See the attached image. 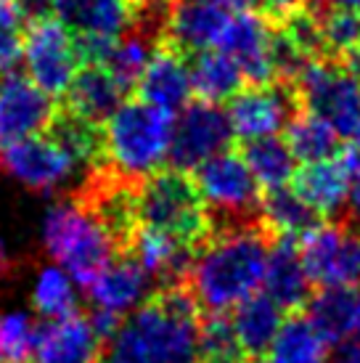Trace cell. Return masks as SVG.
<instances>
[{
	"label": "cell",
	"instance_id": "obj_8",
	"mask_svg": "<svg viewBox=\"0 0 360 363\" xmlns=\"http://www.w3.org/2000/svg\"><path fill=\"white\" fill-rule=\"evenodd\" d=\"M297 99L331 122L339 135H352L360 122V80L342 64H329L320 59H308L297 74Z\"/></svg>",
	"mask_w": 360,
	"mask_h": 363
},
{
	"label": "cell",
	"instance_id": "obj_1",
	"mask_svg": "<svg viewBox=\"0 0 360 363\" xmlns=\"http://www.w3.org/2000/svg\"><path fill=\"white\" fill-rule=\"evenodd\" d=\"M101 363H199V303L189 286L149 294L103 347Z\"/></svg>",
	"mask_w": 360,
	"mask_h": 363
},
{
	"label": "cell",
	"instance_id": "obj_42",
	"mask_svg": "<svg viewBox=\"0 0 360 363\" xmlns=\"http://www.w3.org/2000/svg\"><path fill=\"white\" fill-rule=\"evenodd\" d=\"M225 11H233V13H244V11H254V6L260 0H218Z\"/></svg>",
	"mask_w": 360,
	"mask_h": 363
},
{
	"label": "cell",
	"instance_id": "obj_29",
	"mask_svg": "<svg viewBox=\"0 0 360 363\" xmlns=\"http://www.w3.org/2000/svg\"><path fill=\"white\" fill-rule=\"evenodd\" d=\"M286 143L300 162L334 160L339 152V133L318 114H294L286 125Z\"/></svg>",
	"mask_w": 360,
	"mask_h": 363
},
{
	"label": "cell",
	"instance_id": "obj_41",
	"mask_svg": "<svg viewBox=\"0 0 360 363\" xmlns=\"http://www.w3.org/2000/svg\"><path fill=\"white\" fill-rule=\"evenodd\" d=\"M342 67H344V69L350 72V74H355V77L360 80V45L342 56Z\"/></svg>",
	"mask_w": 360,
	"mask_h": 363
},
{
	"label": "cell",
	"instance_id": "obj_31",
	"mask_svg": "<svg viewBox=\"0 0 360 363\" xmlns=\"http://www.w3.org/2000/svg\"><path fill=\"white\" fill-rule=\"evenodd\" d=\"M32 305L45 321L67 318L72 313H77V294H74L69 273L64 268H45L35 284Z\"/></svg>",
	"mask_w": 360,
	"mask_h": 363
},
{
	"label": "cell",
	"instance_id": "obj_11",
	"mask_svg": "<svg viewBox=\"0 0 360 363\" xmlns=\"http://www.w3.org/2000/svg\"><path fill=\"white\" fill-rule=\"evenodd\" d=\"M77 162L45 133L0 146V170L32 191H56L72 178Z\"/></svg>",
	"mask_w": 360,
	"mask_h": 363
},
{
	"label": "cell",
	"instance_id": "obj_26",
	"mask_svg": "<svg viewBox=\"0 0 360 363\" xmlns=\"http://www.w3.org/2000/svg\"><path fill=\"white\" fill-rule=\"evenodd\" d=\"M244 162L254 175L257 186L268 189V191L286 189V183H291L297 175V157L291 154L289 143L281 141L279 135L247 141Z\"/></svg>",
	"mask_w": 360,
	"mask_h": 363
},
{
	"label": "cell",
	"instance_id": "obj_5",
	"mask_svg": "<svg viewBox=\"0 0 360 363\" xmlns=\"http://www.w3.org/2000/svg\"><path fill=\"white\" fill-rule=\"evenodd\" d=\"M43 242L50 257L85 289L120 255L109 231L74 199L48 212Z\"/></svg>",
	"mask_w": 360,
	"mask_h": 363
},
{
	"label": "cell",
	"instance_id": "obj_45",
	"mask_svg": "<svg viewBox=\"0 0 360 363\" xmlns=\"http://www.w3.org/2000/svg\"><path fill=\"white\" fill-rule=\"evenodd\" d=\"M350 138H352V141H355V149H358V152H360V122H358V125H355V130H352Z\"/></svg>",
	"mask_w": 360,
	"mask_h": 363
},
{
	"label": "cell",
	"instance_id": "obj_40",
	"mask_svg": "<svg viewBox=\"0 0 360 363\" xmlns=\"http://www.w3.org/2000/svg\"><path fill=\"white\" fill-rule=\"evenodd\" d=\"M331 363H360V342H347L337 345V350L331 355Z\"/></svg>",
	"mask_w": 360,
	"mask_h": 363
},
{
	"label": "cell",
	"instance_id": "obj_32",
	"mask_svg": "<svg viewBox=\"0 0 360 363\" xmlns=\"http://www.w3.org/2000/svg\"><path fill=\"white\" fill-rule=\"evenodd\" d=\"M236 332L230 318L223 313H210L199 321V363H244Z\"/></svg>",
	"mask_w": 360,
	"mask_h": 363
},
{
	"label": "cell",
	"instance_id": "obj_6",
	"mask_svg": "<svg viewBox=\"0 0 360 363\" xmlns=\"http://www.w3.org/2000/svg\"><path fill=\"white\" fill-rule=\"evenodd\" d=\"M193 183L204 207L210 210V218H223L225 228L247 225L254 207L260 204V186L254 175L247 167L244 157L230 149L199 164L193 170Z\"/></svg>",
	"mask_w": 360,
	"mask_h": 363
},
{
	"label": "cell",
	"instance_id": "obj_30",
	"mask_svg": "<svg viewBox=\"0 0 360 363\" xmlns=\"http://www.w3.org/2000/svg\"><path fill=\"white\" fill-rule=\"evenodd\" d=\"M262 218L270 231L286 239H297L318 225V212L310 210L294 189H276L262 199Z\"/></svg>",
	"mask_w": 360,
	"mask_h": 363
},
{
	"label": "cell",
	"instance_id": "obj_17",
	"mask_svg": "<svg viewBox=\"0 0 360 363\" xmlns=\"http://www.w3.org/2000/svg\"><path fill=\"white\" fill-rule=\"evenodd\" d=\"M135 91H138L140 101L151 104L167 114L183 111L193 93L191 67L186 64V56L164 40H159Z\"/></svg>",
	"mask_w": 360,
	"mask_h": 363
},
{
	"label": "cell",
	"instance_id": "obj_37",
	"mask_svg": "<svg viewBox=\"0 0 360 363\" xmlns=\"http://www.w3.org/2000/svg\"><path fill=\"white\" fill-rule=\"evenodd\" d=\"M24 21H38V19H48L53 16V0H16Z\"/></svg>",
	"mask_w": 360,
	"mask_h": 363
},
{
	"label": "cell",
	"instance_id": "obj_24",
	"mask_svg": "<svg viewBox=\"0 0 360 363\" xmlns=\"http://www.w3.org/2000/svg\"><path fill=\"white\" fill-rule=\"evenodd\" d=\"M230 323H233L241 353L247 358H262L268 353L270 342L276 340L283 318H281V308L268 294H252L233 308Z\"/></svg>",
	"mask_w": 360,
	"mask_h": 363
},
{
	"label": "cell",
	"instance_id": "obj_34",
	"mask_svg": "<svg viewBox=\"0 0 360 363\" xmlns=\"http://www.w3.org/2000/svg\"><path fill=\"white\" fill-rule=\"evenodd\" d=\"M320 35L323 51L334 56H344L347 51L360 45V16L350 9H329L320 16Z\"/></svg>",
	"mask_w": 360,
	"mask_h": 363
},
{
	"label": "cell",
	"instance_id": "obj_21",
	"mask_svg": "<svg viewBox=\"0 0 360 363\" xmlns=\"http://www.w3.org/2000/svg\"><path fill=\"white\" fill-rule=\"evenodd\" d=\"M122 96L125 91L117 85V80L111 77V72L103 64H80L61 104L69 106L74 114L85 117L88 122L103 125L120 109Z\"/></svg>",
	"mask_w": 360,
	"mask_h": 363
},
{
	"label": "cell",
	"instance_id": "obj_19",
	"mask_svg": "<svg viewBox=\"0 0 360 363\" xmlns=\"http://www.w3.org/2000/svg\"><path fill=\"white\" fill-rule=\"evenodd\" d=\"M151 281H154V276L133 255H117L93 279L88 292L96 308H103V311L122 315L128 311H135L149 297Z\"/></svg>",
	"mask_w": 360,
	"mask_h": 363
},
{
	"label": "cell",
	"instance_id": "obj_46",
	"mask_svg": "<svg viewBox=\"0 0 360 363\" xmlns=\"http://www.w3.org/2000/svg\"><path fill=\"white\" fill-rule=\"evenodd\" d=\"M358 334H360V329H358Z\"/></svg>",
	"mask_w": 360,
	"mask_h": 363
},
{
	"label": "cell",
	"instance_id": "obj_9",
	"mask_svg": "<svg viewBox=\"0 0 360 363\" xmlns=\"http://www.w3.org/2000/svg\"><path fill=\"white\" fill-rule=\"evenodd\" d=\"M233 138L228 111L218 104L201 101L191 104L180 111L178 122L172 125L170 164L180 172H193L199 164L212 160L215 154L225 152Z\"/></svg>",
	"mask_w": 360,
	"mask_h": 363
},
{
	"label": "cell",
	"instance_id": "obj_38",
	"mask_svg": "<svg viewBox=\"0 0 360 363\" xmlns=\"http://www.w3.org/2000/svg\"><path fill=\"white\" fill-rule=\"evenodd\" d=\"M260 3L268 9L270 16H276L281 21H286L289 16L305 11V6H308V0H260Z\"/></svg>",
	"mask_w": 360,
	"mask_h": 363
},
{
	"label": "cell",
	"instance_id": "obj_16",
	"mask_svg": "<svg viewBox=\"0 0 360 363\" xmlns=\"http://www.w3.org/2000/svg\"><path fill=\"white\" fill-rule=\"evenodd\" d=\"M53 16L77 38L117 43L138 27V0H53Z\"/></svg>",
	"mask_w": 360,
	"mask_h": 363
},
{
	"label": "cell",
	"instance_id": "obj_35",
	"mask_svg": "<svg viewBox=\"0 0 360 363\" xmlns=\"http://www.w3.org/2000/svg\"><path fill=\"white\" fill-rule=\"evenodd\" d=\"M21 56H24V48H21L19 32L0 30V77L16 69Z\"/></svg>",
	"mask_w": 360,
	"mask_h": 363
},
{
	"label": "cell",
	"instance_id": "obj_12",
	"mask_svg": "<svg viewBox=\"0 0 360 363\" xmlns=\"http://www.w3.org/2000/svg\"><path fill=\"white\" fill-rule=\"evenodd\" d=\"M297 91L289 85H249L228 101V120L233 135L244 141H257L279 135L294 117Z\"/></svg>",
	"mask_w": 360,
	"mask_h": 363
},
{
	"label": "cell",
	"instance_id": "obj_36",
	"mask_svg": "<svg viewBox=\"0 0 360 363\" xmlns=\"http://www.w3.org/2000/svg\"><path fill=\"white\" fill-rule=\"evenodd\" d=\"M27 21L21 16L16 0H0V30L3 32H19Z\"/></svg>",
	"mask_w": 360,
	"mask_h": 363
},
{
	"label": "cell",
	"instance_id": "obj_20",
	"mask_svg": "<svg viewBox=\"0 0 360 363\" xmlns=\"http://www.w3.org/2000/svg\"><path fill=\"white\" fill-rule=\"evenodd\" d=\"M310 276L305 271L302 255L297 250L294 239L279 236L270 244L268 252V265H265V294L273 303L279 305L281 311H297L308 303L310 297Z\"/></svg>",
	"mask_w": 360,
	"mask_h": 363
},
{
	"label": "cell",
	"instance_id": "obj_18",
	"mask_svg": "<svg viewBox=\"0 0 360 363\" xmlns=\"http://www.w3.org/2000/svg\"><path fill=\"white\" fill-rule=\"evenodd\" d=\"M103 347L106 345L101 342L90 318L82 313L45 321L35 334L38 363H101Z\"/></svg>",
	"mask_w": 360,
	"mask_h": 363
},
{
	"label": "cell",
	"instance_id": "obj_14",
	"mask_svg": "<svg viewBox=\"0 0 360 363\" xmlns=\"http://www.w3.org/2000/svg\"><path fill=\"white\" fill-rule=\"evenodd\" d=\"M53 101L43 93L30 74L13 69L0 77V146L40 135L53 117Z\"/></svg>",
	"mask_w": 360,
	"mask_h": 363
},
{
	"label": "cell",
	"instance_id": "obj_33",
	"mask_svg": "<svg viewBox=\"0 0 360 363\" xmlns=\"http://www.w3.org/2000/svg\"><path fill=\"white\" fill-rule=\"evenodd\" d=\"M38 326L24 313L0 315V363H27L35 353Z\"/></svg>",
	"mask_w": 360,
	"mask_h": 363
},
{
	"label": "cell",
	"instance_id": "obj_27",
	"mask_svg": "<svg viewBox=\"0 0 360 363\" xmlns=\"http://www.w3.org/2000/svg\"><path fill=\"white\" fill-rule=\"evenodd\" d=\"M329 342L308 315H289L268 347L270 363H320Z\"/></svg>",
	"mask_w": 360,
	"mask_h": 363
},
{
	"label": "cell",
	"instance_id": "obj_3",
	"mask_svg": "<svg viewBox=\"0 0 360 363\" xmlns=\"http://www.w3.org/2000/svg\"><path fill=\"white\" fill-rule=\"evenodd\" d=\"M172 114L146 101H122L120 109L103 122V167L130 183L162 170L170 157ZM96 164V167H99Z\"/></svg>",
	"mask_w": 360,
	"mask_h": 363
},
{
	"label": "cell",
	"instance_id": "obj_22",
	"mask_svg": "<svg viewBox=\"0 0 360 363\" xmlns=\"http://www.w3.org/2000/svg\"><path fill=\"white\" fill-rule=\"evenodd\" d=\"M294 191L310 210L320 215H339L347 207V191H350V170L342 160L308 162L294 175Z\"/></svg>",
	"mask_w": 360,
	"mask_h": 363
},
{
	"label": "cell",
	"instance_id": "obj_10",
	"mask_svg": "<svg viewBox=\"0 0 360 363\" xmlns=\"http://www.w3.org/2000/svg\"><path fill=\"white\" fill-rule=\"evenodd\" d=\"M300 255L313 284L352 286L360 281V239L350 228L318 223L302 236Z\"/></svg>",
	"mask_w": 360,
	"mask_h": 363
},
{
	"label": "cell",
	"instance_id": "obj_25",
	"mask_svg": "<svg viewBox=\"0 0 360 363\" xmlns=\"http://www.w3.org/2000/svg\"><path fill=\"white\" fill-rule=\"evenodd\" d=\"M191 82H193V93L201 96V101L220 104L230 101L247 80H244L241 67L228 53L212 48V51L196 53L193 67H191Z\"/></svg>",
	"mask_w": 360,
	"mask_h": 363
},
{
	"label": "cell",
	"instance_id": "obj_2",
	"mask_svg": "<svg viewBox=\"0 0 360 363\" xmlns=\"http://www.w3.org/2000/svg\"><path fill=\"white\" fill-rule=\"evenodd\" d=\"M268 252V236L252 223L212 231L193 257L186 286L204 311H233L262 286Z\"/></svg>",
	"mask_w": 360,
	"mask_h": 363
},
{
	"label": "cell",
	"instance_id": "obj_43",
	"mask_svg": "<svg viewBox=\"0 0 360 363\" xmlns=\"http://www.w3.org/2000/svg\"><path fill=\"white\" fill-rule=\"evenodd\" d=\"M13 257H11V252L6 250V244H3V239H0V281L3 279H9L11 273H13Z\"/></svg>",
	"mask_w": 360,
	"mask_h": 363
},
{
	"label": "cell",
	"instance_id": "obj_44",
	"mask_svg": "<svg viewBox=\"0 0 360 363\" xmlns=\"http://www.w3.org/2000/svg\"><path fill=\"white\" fill-rule=\"evenodd\" d=\"M331 6L337 9H350V11H360V0H329Z\"/></svg>",
	"mask_w": 360,
	"mask_h": 363
},
{
	"label": "cell",
	"instance_id": "obj_15",
	"mask_svg": "<svg viewBox=\"0 0 360 363\" xmlns=\"http://www.w3.org/2000/svg\"><path fill=\"white\" fill-rule=\"evenodd\" d=\"M273 35L276 30L254 11L230 16L218 48L225 51L244 72L249 85H268L276 77L273 64Z\"/></svg>",
	"mask_w": 360,
	"mask_h": 363
},
{
	"label": "cell",
	"instance_id": "obj_13",
	"mask_svg": "<svg viewBox=\"0 0 360 363\" xmlns=\"http://www.w3.org/2000/svg\"><path fill=\"white\" fill-rule=\"evenodd\" d=\"M228 21L230 11L223 9L218 0H170L164 9L159 40L183 56H196L218 48Z\"/></svg>",
	"mask_w": 360,
	"mask_h": 363
},
{
	"label": "cell",
	"instance_id": "obj_7",
	"mask_svg": "<svg viewBox=\"0 0 360 363\" xmlns=\"http://www.w3.org/2000/svg\"><path fill=\"white\" fill-rule=\"evenodd\" d=\"M21 48L30 80L43 93H48L50 99L61 101L64 93L69 91L74 72L80 69V56L72 30L56 16L30 21L24 27Z\"/></svg>",
	"mask_w": 360,
	"mask_h": 363
},
{
	"label": "cell",
	"instance_id": "obj_47",
	"mask_svg": "<svg viewBox=\"0 0 360 363\" xmlns=\"http://www.w3.org/2000/svg\"><path fill=\"white\" fill-rule=\"evenodd\" d=\"M320 363H323V361H320Z\"/></svg>",
	"mask_w": 360,
	"mask_h": 363
},
{
	"label": "cell",
	"instance_id": "obj_23",
	"mask_svg": "<svg viewBox=\"0 0 360 363\" xmlns=\"http://www.w3.org/2000/svg\"><path fill=\"white\" fill-rule=\"evenodd\" d=\"M308 318L329 345L347 342L360 329V292L355 286H323L308 303Z\"/></svg>",
	"mask_w": 360,
	"mask_h": 363
},
{
	"label": "cell",
	"instance_id": "obj_39",
	"mask_svg": "<svg viewBox=\"0 0 360 363\" xmlns=\"http://www.w3.org/2000/svg\"><path fill=\"white\" fill-rule=\"evenodd\" d=\"M347 215L355 228H360V164L350 172V191H347Z\"/></svg>",
	"mask_w": 360,
	"mask_h": 363
},
{
	"label": "cell",
	"instance_id": "obj_28",
	"mask_svg": "<svg viewBox=\"0 0 360 363\" xmlns=\"http://www.w3.org/2000/svg\"><path fill=\"white\" fill-rule=\"evenodd\" d=\"M157 43H159V35L143 30V27H135L133 32L122 35L120 40L114 43V48H111L109 59L103 61V67L111 72V77L117 80V85L125 93L138 88Z\"/></svg>",
	"mask_w": 360,
	"mask_h": 363
},
{
	"label": "cell",
	"instance_id": "obj_4",
	"mask_svg": "<svg viewBox=\"0 0 360 363\" xmlns=\"http://www.w3.org/2000/svg\"><path fill=\"white\" fill-rule=\"evenodd\" d=\"M135 220L191 247L204 244L215 231L193 178L175 167L157 170L135 186Z\"/></svg>",
	"mask_w": 360,
	"mask_h": 363
}]
</instances>
